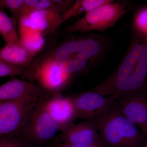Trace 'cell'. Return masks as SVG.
<instances>
[{
    "instance_id": "obj_1",
    "label": "cell",
    "mask_w": 147,
    "mask_h": 147,
    "mask_svg": "<svg viewBox=\"0 0 147 147\" xmlns=\"http://www.w3.org/2000/svg\"><path fill=\"white\" fill-rule=\"evenodd\" d=\"M147 40L146 38L134 35L118 67L110 77L95 87V92L117 99L126 95L146 91Z\"/></svg>"
},
{
    "instance_id": "obj_2",
    "label": "cell",
    "mask_w": 147,
    "mask_h": 147,
    "mask_svg": "<svg viewBox=\"0 0 147 147\" xmlns=\"http://www.w3.org/2000/svg\"><path fill=\"white\" fill-rule=\"evenodd\" d=\"M92 122L100 132L102 147H147L146 136L120 112L114 102Z\"/></svg>"
},
{
    "instance_id": "obj_3",
    "label": "cell",
    "mask_w": 147,
    "mask_h": 147,
    "mask_svg": "<svg viewBox=\"0 0 147 147\" xmlns=\"http://www.w3.org/2000/svg\"><path fill=\"white\" fill-rule=\"evenodd\" d=\"M103 51L100 38L84 35L60 45L53 57L66 73L71 74L84 71L96 62Z\"/></svg>"
},
{
    "instance_id": "obj_4",
    "label": "cell",
    "mask_w": 147,
    "mask_h": 147,
    "mask_svg": "<svg viewBox=\"0 0 147 147\" xmlns=\"http://www.w3.org/2000/svg\"><path fill=\"white\" fill-rule=\"evenodd\" d=\"M45 97L38 100L24 127L15 137L30 147L47 144L62 128L47 112L44 101Z\"/></svg>"
},
{
    "instance_id": "obj_5",
    "label": "cell",
    "mask_w": 147,
    "mask_h": 147,
    "mask_svg": "<svg viewBox=\"0 0 147 147\" xmlns=\"http://www.w3.org/2000/svg\"><path fill=\"white\" fill-rule=\"evenodd\" d=\"M129 9L125 3L110 0L86 13L82 18L67 27L64 32L86 34L94 31H105L112 28Z\"/></svg>"
},
{
    "instance_id": "obj_6",
    "label": "cell",
    "mask_w": 147,
    "mask_h": 147,
    "mask_svg": "<svg viewBox=\"0 0 147 147\" xmlns=\"http://www.w3.org/2000/svg\"><path fill=\"white\" fill-rule=\"evenodd\" d=\"M23 74L31 81H36L37 84L51 93L59 92L63 89L71 77V74L63 70L52 54L40 62L30 64Z\"/></svg>"
},
{
    "instance_id": "obj_7",
    "label": "cell",
    "mask_w": 147,
    "mask_h": 147,
    "mask_svg": "<svg viewBox=\"0 0 147 147\" xmlns=\"http://www.w3.org/2000/svg\"><path fill=\"white\" fill-rule=\"evenodd\" d=\"M40 99L28 98L0 102V136L16 137Z\"/></svg>"
},
{
    "instance_id": "obj_8",
    "label": "cell",
    "mask_w": 147,
    "mask_h": 147,
    "mask_svg": "<svg viewBox=\"0 0 147 147\" xmlns=\"http://www.w3.org/2000/svg\"><path fill=\"white\" fill-rule=\"evenodd\" d=\"M115 105L125 117L141 129L147 136V96L146 91L138 92L119 98Z\"/></svg>"
},
{
    "instance_id": "obj_9",
    "label": "cell",
    "mask_w": 147,
    "mask_h": 147,
    "mask_svg": "<svg viewBox=\"0 0 147 147\" xmlns=\"http://www.w3.org/2000/svg\"><path fill=\"white\" fill-rule=\"evenodd\" d=\"M77 118L93 121L108 109L116 100L95 92H88L71 97Z\"/></svg>"
},
{
    "instance_id": "obj_10",
    "label": "cell",
    "mask_w": 147,
    "mask_h": 147,
    "mask_svg": "<svg viewBox=\"0 0 147 147\" xmlns=\"http://www.w3.org/2000/svg\"><path fill=\"white\" fill-rule=\"evenodd\" d=\"M64 22L62 15L56 11H32L22 16L19 24L24 28L38 32L42 36L53 34Z\"/></svg>"
},
{
    "instance_id": "obj_11",
    "label": "cell",
    "mask_w": 147,
    "mask_h": 147,
    "mask_svg": "<svg viewBox=\"0 0 147 147\" xmlns=\"http://www.w3.org/2000/svg\"><path fill=\"white\" fill-rule=\"evenodd\" d=\"M50 94L38 84L13 78L0 86V102L28 98L40 99Z\"/></svg>"
},
{
    "instance_id": "obj_12",
    "label": "cell",
    "mask_w": 147,
    "mask_h": 147,
    "mask_svg": "<svg viewBox=\"0 0 147 147\" xmlns=\"http://www.w3.org/2000/svg\"><path fill=\"white\" fill-rule=\"evenodd\" d=\"M44 101L47 112L62 128L73 123L77 118L71 97H63L59 93H55L46 96Z\"/></svg>"
},
{
    "instance_id": "obj_13",
    "label": "cell",
    "mask_w": 147,
    "mask_h": 147,
    "mask_svg": "<svg viewBox=\"0 0 147 147\" xmlns=\"http://www.w3.org/2000/svg\"><path fill=\"white\" fill-rule=\"evenodd\" d=\"M96 129L91 121L71 124L61 129L60 139L64 143L99 146V136Z\"/></svg>"
},
{
    "instance_id": "obj_14",
    "label": "cell",
    "mask_w": 147,
    "mask_h": 147,
    "mask_svg": "<svg viewBox=\"0 0 147 147\" xmlns=\"http://www.w3.org/2000/svg\"><path fill=\"white\" fill-rule=\"evenodd\" d=\"M35 56L25 47L19 38L6 42L3 47L0 48V61L24 69L31 63Z\"/></svg>"
},
{
    "instance_id": "obj_15",
    "label": "cell",
    "mask_w": 147,
    "mask_h": 147,
    "mask_svg": "<svg viewBox=\"0 0 147 147\" xmlns=\"http://www.w3.org/2000/svg\"><path fill=\"white\" fill-rule=\"evenodd\" d=\"M110 0H79L75 2L69 10L62 15L64 21L74 16L85 14L106 3Z\"/></svg>"
},
{
    "instance_id": "obj_16",
    "label": "cell",
    "mask_w": 147,
    "mask_h": 147,
    "mask_svg": "<svg viewBox=\"0 0 147 147\" xmlns=\"http://www.w3.org/2000/svg\"><path fill=\"white\" fill-rule=\"evenodd\" d=\"M44 10L56 11L62 15L63 13L61 0H25L22 16L32 11Z\"/></svg>"
},
{
    "instance_id": "obj_17",
    "label": "cell",
    "mask_w": 147,
    "mask_h": 147,
    "mask_svg": "<svg viewBox=\"0 0 147 147\" xmlns=\"http://www.w3.org/2000/svg\"><path fill=\"white\" fill-rule=\"evenodd\" d=\"M17 23L13 17H9L3 9H0V34L6 42L19 38L16 31Z\"/></svg>"
},
{
    "instance_id": "obj_18",
    "label": "cell",
    "mask_w": 147,
    "mask_h": 147,
    "mask_svg": "<svg viewBox=\"0 0 147 147\" xmlns=\"http://www.w3.org/2000/svg\"><path fill=\"white\" fill-rule=\"evenodd\" d=\"M19 38L25 47L36 55L45 44L44 36L37 32L21 34Z\"/></svg>"
},
{
    "instance_id": "obj_19",
    "label": "cell",
    "mask_w": 147,
    "mask_h": 147,
    "mask_svg": "<svg viewBox=\"0 0 147 147\" xmlns=\"http://www.w3.org/2000/svg\"><path fill=\"white\" fill-rule=\"evenodd\" d=\"M135 34L147 38V8L144 6L137 11L132 23Z\"/></svg>"
},
{
    "instance_id": "obj_20",
    "label": "cell",
    "mask_w": 147,
    "mask_h": 147,
    "mask_svg": "<svg viewBox=\"0 0 147 147\" xmlns=\"http://www.w3.org/2000/svg\"><path fill=\"white\" fill-rule=\"evenodd\" d=\"M25 0H0V9H8L13 18L19 22L23 15Z\"/></svg>"
},
{
    "instance_id": "obj_21",
    "label": "cell",
    "mask_w": 147,
    "mask_h": 147,
    "mask_svg": "<svg viewBox=\"0 0 147 147\" xmlns=\"http://www.w3.org/2000/svg\"><path fill=\"white\" fill-rule=\"evenodd\" d=\"M25 69L10 65L0 61V78L5 76H13L24 73Z\"/></svg>"
},
{
    "instance_id": "obj_22",
    "label": "cell",
    "mask_w": 147,
    "mask_h": 147,
    "mask_svg": "<svg viewBox=\"0 0 147 147\" xmlns=\"http://www.w3.org/2000/svg\"><path fill=\"white\" fill-rule=\"evenodd\" d=\"M0 147H30L12 136H0Z\"/></svg>"
},
{
    "instance_id": "obj_23",
    "label": "cell",
    "mask_w": 147,
    "mask_h": 147,
    "mask_svg": "<svg viewBox=\"0 0 147 147\" xmlns=\"http://www.w3.org/2000/svg\"><path fill=\"white\" fill-rule=\"evenodd\" d=\"M99 146H90V145L78 144L71 143H64L53 147H99Z\"/></svg>"
},
{
    "instance_id": "obj_24",
    "label": "cell",
    "mask_w": 147,
    "mask_h": 147,
    "mask_svg": "<svg viewBox=\"0 0 147 147\" xmlns=\"http://www.w3.org/2000/svg\"><path fill=\"white\" fill-rule=\"evenodd\" d=\"M99 147H102L101 146H99Z\"/></svg>"
}]
</instances>
